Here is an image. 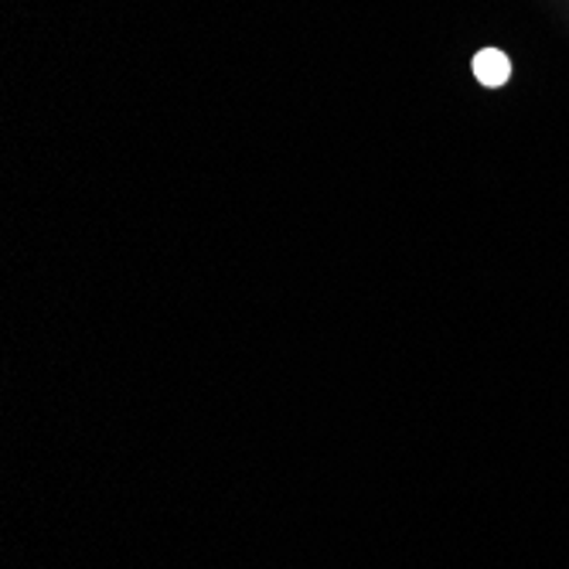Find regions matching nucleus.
<instances>
[{
  "label": "nucleus",
  "mask_w": 569,
  "mask_h": 569,
  "mask_svg": "<svg viewBox=\"0 0 569 569\" xmlns=\"http://www.w3.org/2000/svg\"><path fill=\"white\" fill-rule=\"evenodd\" d=\"M475 79L488 89H498L511 79V62L498 48H481L475 56Z\"/></svg>",
  "instance_id": "obj_1"
}]
</instances>
